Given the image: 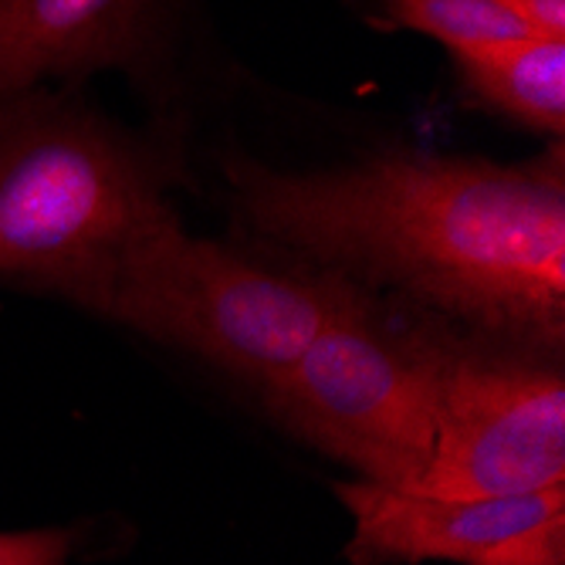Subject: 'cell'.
Returning a JSON list of instances; mask_svg holds the SVG:
<instances>
[{
	"instance_id": "cell-1",
	"label": "cell",
	"mask_w": 565,
	"mask_h": 565,
	"mask_svg": "<svg viewBox=\"0 0 565 565\" xmlns=\"http://www.w3.org/2000/svg\"><path fill=\"white\" fill-rule=\"evenodd\" d=\"M241 217L305 258L504 339L562 345L565 163L380 152L335 170L281 173L231 160Z\"/></svg>"
},
{
	"instance_id": "cell-2",
	"label": "cell",
	"mask_w": 565,
	"mask_h": 565,
	"mask_svg": "<svg viewBox=\"0 0 565 565\" xmlns=\"http://www.w3.org/2000/svg\"><path fill=\"white\" fill-rule=\"evenodd\" d=\"M55 291L265 386L366 288L339 271L265 268L224 244L190 237L170 207L75 268Z\"/></svg>"
},
{
	"instance_id": "cell-3",
	"label": "cell",
	"mask_w": 565,
	"mask_h": 565,
	"mask_svg": "<svg viewBox=\"0 0 565 565\" xmlns=\"http://www.w3.org/2000/svg\"><path fill=\"white\" fill-rule=\"evenodd\" d=\"M454 339L363 291L295 363L265 383L301 440L390 491H420L440 424Z\"/></svg>"
},
{
	"instance_id": "cell-4",
	"label": "cell",
	"mask_w": 565,
	"mask_h": 565,
	"mask_svg": "<svg viewBox=\"0 0 565 565\" xmlns=\"http://www.w3.org/2000/svg\"><path fill=\"white\" fill-rule=\"evenodd\" d=\"M163 211L157 167L102 119L44 106L0 126V275L55 291Z\"/></svg>"
},
{
	"instance_id": "cell-5",
	"label": "cell",
	"mask_w": 565,
	"mask_h": 565,
	"mask_svg": "<svg viewBox=\"0 0 565 565\" xmlns=\"http://www.w3.org/2000/svg\"><path fill=\"white\" fill-rule=\"evenodd\" d=\"M565 484V380L454 342L430 471L417 494L494 498Z\"/></svg>"
},
{
	"instance_id": "cell-6",
	"label": "cell",
	"mask_w": 565,
	"mask_h": 565,
	"mask_svg": "<svg viewBox=\"0 0 565 565\" xmlns=\"http://www.w3.org/2000/svg\"><path fill=\"white\" fill-rule=\"evenodd\" d=\"M352 515V565L460 562V565H565V484L532 494L440 498L339 481Z\"/></svg>"
},
{
	"instance_id": "cell-7",
	"label": "cell",
	"mask_w": 565,
	"mask_h": 565,
	"mask_svg": "<svg viewBox=\"0 0 565 565\" xmlns=\"http://www.w3.org/2000/svg\"><path fill=\"white\" fill-rule=\"evenodd\" d=\"M160 0H0V106L44 78L136 68Z\"/></svg>"
},
{
	"instance_id": "cell-8",
	"label": "cell",
	"mask_w": 565,
	"mask_h": 565,
	"mask_svg": "<svg viewBox=\"0 0 565 565\" xmlns=\"http://www.w3.org/2000/svg\"><path fill=\"white\" fill-rule=\"evenodd\" d=\"M465 92L535 132H565V38L525 34L484 51L454 55Z\"/></svg>"
},
{
	"instance_id": "cell-9",
	"label": "cell",
	"mask_w": 565,
	"mask_h": 565,
	"mask_svg": "<svg viewBox=\"0 0 565 565\" xmlns=\"http://www.w3.org/2000/svg\"><path fill=\"white\" fill-rule=\"evenodd\" d=\"M380 24L420 31L454 55L498 47L532 34L498 0H383Z\"/></svg>"
},
{
	"instance_id": "cell-10",
	"label": "cell",
	"mask_w": 565,
	"mask_h": 565,
	"mask_svg": "<svg viewBox=\"0 0 565 565\" xmlns=\"http://www.w3.org/2000/svg\"><path fill=\"white\" fill-rule=\"evenodd\" d=\"M68 532H0V565H68Z\"/></svg>"
},
{
	"instance_id": "cell-11",
	"label": "cell",
	"mask_w": 565,
	"mask_h": 565,
	"mask_svg": "<svg viewBox=\"0 0 565 565\" xmlns=\"http://www.w3.org/2000/svg\"><path fill=\"white\" fill-rule=\"evenodd\" d=\"M532 34L565 38V0H498Z\"/></svg>"
}]
</instances>
